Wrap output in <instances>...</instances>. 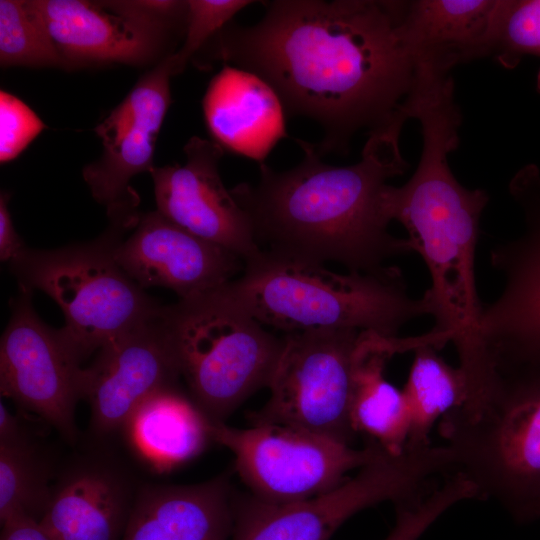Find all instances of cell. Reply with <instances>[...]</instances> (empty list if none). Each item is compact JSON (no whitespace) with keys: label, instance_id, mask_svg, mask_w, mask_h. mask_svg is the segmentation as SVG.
<instances>
[{"label":"cell","instance_id":"6","mask_svg":"<svg viewBox=\"0 0 540 540\" xmlns=\"http://www.w3.org/2000/svg\"><path fill=\"white\" fill-rule=\"evenodd\" d=\"M136 224L110 220L94 240L56 249L27 247L9 262L19 287L40 290L58 304L65 318L62 332L81 362L110 340L155 318L163 307L115 257L123 234Z\"/></svg>","mask_w":540,"mask_h":540},{"label":"cell","instance_id":"13","mask_svg":"<svg viewBox=\"0 0 540 540\" xmlns=\"http://www.w3.org/2000/svg\"><path fill=\"white\" fill-rule=\"evenodd\" d=\"M170 55L142 75L94 129L103 151L83 168L82 175L110 219L139 214V198L130 181L138 174L150 173L155 166L158 134L171 103L170 78L174 74Z\"/></svg>","mask_w":540,"mask_h":540},{"label":"cell","instance_id":"10","mask_svg":"<svg viewBox=\"0 0 540 540\" xmlns=\"http://www.w3.org/2000/svg\"><path fill=\"white\" fill-rule=\"evenodd\" d=\"M361 331L309 330L285 333L254 424L294 426L350 444L357 436L350 418L352 359Z\"/></svg>","mask_w":540,"mask_h":540},{"label":"cell","instance_id":"16","mask_svg":"<svg viewBox=\"0 0 540 540\" xmlns=\"http://www.w3.org/2000/svg\"><path fill=\"white\" fill-rule=\"evenodd\" d=\"M223 152L213 140L191 137L184 146L183 165L154 166L150 171L155 201L163 216L245 263L261 248L248 215L220 177Z\"/></svg>","mask_w":540,"mask_h":540},{"label":"cell","instance_id":"1","mask_svg":"<svg viewBox=\"0 0 540 540\" xmlns=\"http://www.w3.org/2000/svg\"><path fill=\"white\" fill-rule=\"evenodd\" d=\"M254 25L229 23L209 60L264 79L292 115L324 130L317 150L344 152L353 135L410 120L416 69L399 32L398 0H274Z\"/></svg>","mask_w":540,"mask_h":540},{"label":"cell","instance_id":"8","mask_svg":"<svg viewBox=\"0 0 540 540\" xmlns=\"http://www.w3.org/2000/svg\"><path fill=\"white\" fill-rule=\"evenodd\" d=\"M453 469L446 445H407L403 452L382 449L358 473L321 495L289 503L236 496L230 540H329L359 511L391 501L418 498Z\"/></svg>","mask_w":540,"mask_h":540},{"label":"cell","instance_id":"25","mask_svg":"<svg viewBox=\"0 0 540 540\" xmlns=\"http://www.w3.org/2000/svg\"><path fill=\"white\" fill-rule=\"evenodd\" d=\"M47 464L29 437L0 443V521L25 516L39 521L52 491Z\"/></svg>","mask_w":540,"mask_h":540},{"label":"cell","instance_id":"30","mask_svg":"<svg viewBox=\"0 0 540 540\" xmlns=\"http://www.w3.org/2000/svg\"><path fill=\"white\" fill-rule=\"evenodd\" d=\"M45 128L43 121L22 100L0 92V161L15 159Z\"/></svg>","mask_w":540,"mask_h":540},{"label":"cell","instance_id":"9","mask_svg":"<svg viewBox=\"0 0 540 540\" xmlns=\"http://www.w3.org/2000/svg\"><path fill=\"white\" fill-rule=\"evenodd\" d=\"M209 433L211 440L233 453L235 469L251 494L273 503L326 493L383 449L372 441L356 449L306 429L275 423L241 429L210 422Z\"/></svg>","mask_w":540,"mask_h":540},{"label":"cell","instance_id":"32","mask_svg":"<svg viewBox=\"0 0 540 540\" xmlns=\"http://www.w3.org/2000/svg\"><path fill=\"white\" fill-rule=\"evenodd\" d=\"M0 540H52L36 519L18 516L2 524Z\"/></svg>","mask_w":540,"mask_h":540},{"label":"cell","instance_id":"11","mask_svg":"<svg viewBox=\"0 0 540 540\" xmlns=\"http://www.w3.org/2000/svg\"><path fill=\"white\" fill-rule=\"evenodd\" d=\"M32 291L19 287L0 340V391L18 406L76 439L75 409L82 399V362L62 329L42 321Z\"/></svg>","mask_w":540,"mask_h":540},{"label":"cell","instance_id":"22","mask_svg":"<svg viewBox=\"0 0 540 540\" xmlns=\"http://www.w3.org/2000/svg\"><path fill=\"white\" fill-rule=\"evenodd\" d=\"M412 337L361 331L352 359L350 418L355 433L363 434L390 454L404 451L411 416L402 390L385 377L388 360L412 351Z\"/></svg>","mask_w":540,"mask_h":540},{"label":"cell","instance_id":"18","mask_svg":"<svg viewBox=\"0 0 540 540\" xmlns=\"http://www.w3.org/2000/svg\"><path fill=\"white\" fill-rule=\"evenodd\" d=\"M137 491L115 464L83 460L52 486L38 522L52 540H120Z\"/></svg>","mask_w":540,"mask_h":540},{"label":"cell","instance_id":"21","mask_svg":"<svg viewBox=\"0 0 540 540\" xmlns=\"http://www.w3.org/2000/svg\"><path fill=\"white\" fill-rule=\"evenodd\" d=\"M233 503L225 475L193 485H146L120 540H230Z\"/></svg>","mask_w":540,"mask_h":540},{"label":"cell","instance_id":"28","mask_svg":"<svg viewBox=\"0 0 540 540\" xmlns=\"http://www.w3.org/2000/svg\"><path fill=\"white\" fill-rule=\"evenodd\" d=\"M470 499H478L474 485L462 474H452L430 492L396 504L395 523L384 540H419L447 510Z\"/></svg>","mask_w":540,"mask_h":540},{"label":"cell","instance_id":"17","mask_svg":"<svg viewBox=\"0 0 540 540\" xmlns=\"http://www.w3.org/2000/svg\"><path fill=\"white\" fill-rule=\"evenodd\" d=\"M115 250L122 269L142 288L163 287L179 299L214 290L240 275L244 262L156 211L140 214Z\"/></svg>","mask_w":540,"mask_h":540},{"label":"cell","instance_id":"23","mask_svg":"<svg viewBox=\"0 0 540 540\" xmlns=\"http://www.w3.org/2000/svg\"><path fill=\"white\" fill-rule=\"evenodd\" d=\"M210 420L180 387L150 396L125 427L133 449L156 471L166 472L199 455L211 440Z\"/></svg>","mask_w":540,"mask_h":540},{"label":"cell","instance_id":"15","mask_svg":"<svg viewBox=\"0 0 540 540\" xmlns=\"http://www.w3.org/2000/svg\"><path fill=\"white\" fill-rule=\"evenodd\" d=\"M161 311L104 344L91 365L83 368L82 399L90 405L91 425L97 435L123 430L150 396L179 387L181 375L161 323Z\"/></svg>","mask_w":540,"mask_h":540},{"label":"cell","instance_id":"20","mask_svg":"<svg viewBox=\"0 0 540 540\" xmlns=\"http://www.w3.org/2000/svg\"><path fill=\"white\" fill-rule=\"evenodd\" d=\"M497 0L400 1L399 32L416 70L450 74L489 56Z\"/></svg>","mask_w":540,"mask_h":540},{"label":"cell","instance_id":"29","mask_svg":"<svg viewBox=\"0 0 540 540\" xmlns=\"http://www.w3.org/2000/svg\"><path fill=\"white\" fill-rule=\"evenodd\" d=\"M249 0H188L185 35L180 49L170 55L174 76L200 52L243 8Z\"/></svg>","mask_w":540,"mask_h":540},{"label":"cell","instance_id":"24","mask_svg":"<svg viewBox=\"0 0 540 540\" xmlns=\"http://www.w3.org/2000/svg\"><path fill=\"white\" fill-rule=\"evenodd\" d=\"M430 345L413 351L414 358L402 389L411 416L407 445L431 444L430 432L446 414L461 407L468 396L467 381Z\"/></svg>","mask_w":540,"mask_h":540},{"label":"cell","instance_id":"5","mask_svg":"<svg viewBox=\"0 0 540 540\" xmlns=\"http://www.w3.org/2000/svg\"><path fill=\"white\" fill-rule=\"evenodd\" d=\"M489 393L478 404L446 414L440 435L479 499L499 503L514 520L539 518L540 362L496 368Z\"/></svg>","mask_w":540,"mask_h":540},{"label":"cell","instance_id":"3","mask_svg":"<svg viewBox=\"0 0 540 540\" xmlns=\"http://www.w3.org/2000/svg\"><path fill=\"white\" fill-rule=\"evenodd\" d=\"M418 166L402 186L389 185L386 206L391 221L401 223L426 264L431 285L423 294L435 323L430 330L445 346L452 343L466 377L468 396H483L495 369L485 350L483 311L475 282V249L480 219L489 202L483 189L463 186L454 176L449 154L459 143L450 125L423 127Z\"/></svg>","mask_w":540,"mask_h":540},{"label":"cell","instance_id":"19","mask_svg":"<svg viewBox=\"0 0 540 540\" xmlns=\"http://www.w3.org/2000/svg\"><path fill=\"white\" fill-rule=\"evenodd\" d=\"M202 108L214 142L259 164L287 137L280 97L251 71L224 65L211 79Z\"/></svg>","mask_w":540,"mask_h":540},{"label":"cell","instance_id":"27","mask_svg":"<svg viewBox=\"0 0 540 540\" xmlns=\"http://www.w3.org/2000/svg\"><path fill=\"white\" fill-rule=\"evenodd\" d=\"M489 56L507 69L515 68L525 56L540 59V0H497ZM536 86L540 92V69Z\"/></svg>","mask_w":540,"mask_h":540},{"label":"cell","instance_id":"34","mask_svg":"<svg viewBox=\"0 0 540 540\" xmlns=\"http://www.w3.org/2000/svg\"><path fill=\"white\" fill-rule=\"evenodd\" d=\"M538 515H539V518H540V507H539Z\"/></svg>","mask_w":540,"mask_h":540},{"label":"cell","instance_id":"31","mask_svg":"<svg viewBox=\"0 0 540 540\" xmlns=\"http://www.w3.org/2000/svg\"><path fill=\"white\" fill-rule=\"evenodd\" d=\"M10 194L2 191L0 194V259L10 262L27 248L17 233L8 209Z\"/></svg>","mask_w":540,"mask_h":540},{"label":"cell","instance_id":"12","mask_svg":"<svg viewBox=\"0 0 540 540\" xmlns=\"http://www.w3.org/2000/svg\"><path fill=\"white\" fill-rule=\"evenodd\" d=\"M525 228L510 241L494 246L492 267L504 277L499 297L483 305L481 338L494 366L540 362V171L520 169L509 183Z\"/></svg>","mask_w":540,"mask_h":540},{"label":"cell","instance_id":"26","mask_svg":"<svg viewBox=\"0 0 540 540\" xmlns=\"http://www.w3.org/2000/svg\"><path fill=\"white\" fill-rule=\"evenodd\" d=\"M0 64L65 68L37 0H0Z\"/></svg>","mask_w":540,"mask_h":540},{"label":"cell","instance_id":"33","mask_svg":"<svg viewBox=\"0 0 540 540\" xmlns=\"http://www.w3.org/2000/svg\"><path fill=\"white\" fill-rule=\"evenodd\" d=\"M28 437L20 421L1 401L0 403V443H11Z\"/></svg>","mask_w":540,"mask_h":540},{"label":"cell","instance_id":"2","mask_svg":"<svg viewBox=\"0 0 540 540\" xmlns=\"http://www.w3.org/2000/svg\"><path fill=\"white\" fill-rule=\"evenodd\" d=\"M404 124L368 133L361 158L352 165L324 163L302 140L304 157L295 167L275 171L260 163L256 183L230 191L248 215L261 250L364 273L414 252L408 238L389 233L386 206L387 181L409 168L399 146Z\"/></svg>","mask_w":540,"mask_h":540},{"label":"cell","instance_id":"4","mask_svg":"<svg viewBox=\"0 0 540 540\" xmlns=\"http://www.w3.org/2000/svg\"><path fill=\"white\" fill-rule=\"evenodd\" d=\"M221 293L263 326L285 333L353 329L398 336L429 315L423 298L407 291L397 266L373 273L330 271L323 264L261 250Z\"/></svg>","mask_w":540,"mask_h":540},{"label":"cell","instance_id":"14","mask_svg":"<svg viewBox=\"0 0 540 540\" xmlns=\"http://www.w3.org/2000/svg\"><path fill=\"white\" fill-rule=\"evenodd\" d=\"M65 68L146 65L162 60L171 33L185 26L155 19L132 0H37Z\"/></svg>","mask_w":540,"mask_h":540},{"label":"cell","instance_id":"7","mask_svg":"<svg viewBox=\"0 0 540 540\" xmlns=\"http://www.w3.org/2000/svg\"><path fill=\"white\" fill-rule=\"evenodd\" d=\"M160 319L188 395L213 423L268 387L283 336L268 332L219 287L163 305Z\"/></svg>","mask_w":540,"mask_h":540}]
</instances>
